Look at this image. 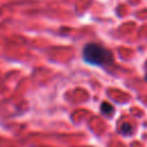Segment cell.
Instances as JSON below:
<instances>
[{"label": "cell", "instance_id": "3", "mask_svg": "<svg viewBox=\"0 0 147 147\" xmlns=\"http://www.w3.org/2000/svg\"><path fill=\"white\" fill-rule=\"evenodd\" d=\"M131 131H132V127H131L130 124H127V123L122 124V126H121V132H122L123 134H130Z\"/></svg>", "mask_w": 147, "mask_h": 147}, {"label": "cell", "instance_id": "1", "mask_svg": "<svg viewBox=\"0 0 147 147\" xmlns=\"http://www.w3.org/2000/svg\"><path fill=\"white\" fill-rule=\"evenodd\" d=\"M83 60L91 65L105 67L111 64L114 57L113 53L103 46L95 42H88L83 48Z\"/></svg>", "mask_w": 147, "mask_h": 147}, {"label": "cell", "instance_id": "2", "mask_svg": "<svg viewBox=\"0 0 147 147\" xmlns=\"http://www.w3.org/2000/svg\"><path fill=\"white\" fill-rule=\"evenodd\" d=\"M100 109H101V113L107 115V116H109V115H111L114 113V107L108 102H102Z\"/></svg>", "mask_w": 147, "mask_h": 147}, {"label": "cell", "instance_id": "4", "mask_svg": "<svg viewBox=\"0 0 147 147\" xmlns=\"http://www.w3.org/2000/svg\"><path fill=\"white\" fill-rule=\"evenodd\" d=\"M146 79H147V76H146Z\"/></svg>", "mask_w": 147, "mask_h": 147}]
</instances>
